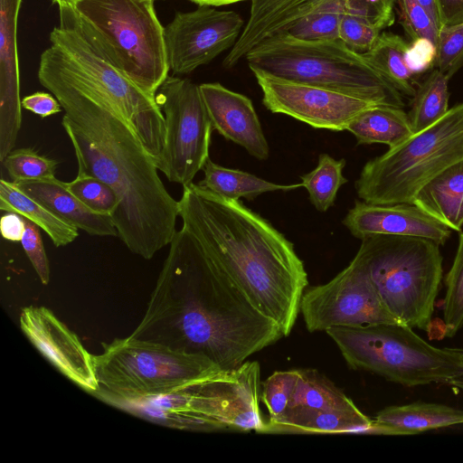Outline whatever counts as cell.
I'll use <instances>...</instances> for the list:
<instances>
[{
  "instance_id": "6da1fadb",
  "label": "cell",
  "mask_w": 463,
  "mask_h": 463,
  "mask_svg": "<svg viewBox=\"0 0 463 463\" xmlns=\"http://www.w3.org/2000/svg\"><path fill=\"white\" fill-rule=\"evenodd\" d=\"M130 335L203 355L222 371L284 337L184 227Z\"/></svg>"
},
{
  "instance_id": "7a4b0ae2",
  "label": "cell",
  "mask_w": 463,
  "mask_h": 463,
  "mask_svg": "<svg viewBox=\"0 0 463 463\" xmlns=\"http://www.w3.org/2000/svg\"><path fill=\"white\" fill-rule=\"evenodd\" d=\"M60 102L61 125L73 146L78 174L110 186L119 199L112 214L118 237L145 260L169 245L176 230L179 201L166 190L154 157L121 111L105 97L61 80L37 75Z\"/></svg>"
},
{
  "instance_id": "3957f363",
  "label": "cell",
  "mask_w": 463,
  "mask_h": 463,
  "mask_svg": "<svg viewBox=\"0 0 463 463\" xmlns=\"http://www.w3.org/2000/svg\"><path fill=\"white\" fill-rule=\"evenodd\" d=\"M179 207L183 227L288 336L308 284L294 244L241 202L194 183L183 186Z\"/></svg>"
},
{
  "instance_id": "277c9868",
  "label": "cell",
  "mask_w": 463,
  "mask_h": 463,
  "mask_svg": "<svg viewBox=\"0 0 463 463\" xmlns=\"http://www.w3.org/2000/svg\"><path fill=\"white\" fill-rule=\"evenodd\" d=\"M59 11L60 24L50 33L51 44L41 54L37 72L105 97L121 111L156 159L165 143V118L156 97L110 61L82 28L72 6H60Z\"/></svg>"
},
{
  "instance_id": "5b68a950",
  "label": "cell",
  "mask_w": 463,
  "mask_h": 463,
  "mask_svg": "<svg viewBox=\"0 0 463 463\" xmlns=\"http://www.w3.org/2000/svg\"><path fill=\"white\" fill-rule=\"evenodd\" d=\"M245 59L250 70L379 105L404 107L402 94L340 39L308 41L283 32L264 40Z\"/></svg>"
},
{
  "instance_id": "8992f818",
  "label": "cell",
  "mask_w": 463,
  "mask_h": 463,
  "mask_svg": "<svg viewBox=\"0 0 463 463\" xmlns=\"http://www.w3.org/2000/svg\"><path fill=\"white\" fill-rule=\"evenodd\" d=\"M361 241L355 255L386 307L400 323L428 330L443 278L440 246L427 239L397 235Z\"/></svg>"
},
{
  "instance_id": "52a82bcc",
  "label": "cell",
  "mask_w": 463,
  "mask_h": 463,
  "mask_svg": "<svg viewBox=\"0 0 463 463\" xmlns=\"http://www.w3.org/2000/svg\"><path fill=\"white\" fill-rule=\"evenodd\" d=\"M71 6L110 61L156 97L170 69L165 27L156 16L154 0H79Z\"/></svg>"
},
{
  "instance_id": "ba28073f",
  "label": "cell",
  "mask_w": 463,
  "mask_h": 463,
  "mask_svg": "<svg viewBox=\"0 0 463 463\" xmlns=\"http://www.w3.org/2000/svg\"><path fill=\"white\" fill-rule=\"evenodd\" d=\"M260 386L259 363L244 362L184 389L137 400L133 411L144 419L178 430L203 431L213 419L231 431L263 433L266 421L259 405Z\"/></svg>"
},
{
  "instance_id": "9c48e42d",
  "label": "cell",
  "mask_w": 463,
  "mask_h": 463,
  "mask_svg": "<svg viewBox=\"0 0 463 463\" xmlns=\"http://www.w3.org/2000/svg\"><path fill=\"white\" fill-rule=\"evenodd\" d=\"M463 160V102L437 122L369 160L354 183L364 202L412 203L417 193L448 167Z\"/></svg>"
},
{
  "instance_id": "30bf717a",
  "label": "cell",
  "mask_w": 463,
  "mask_h": 463,
  "mask_svg": "<svg viewBox=\"0 0 463 463\" xmlns=\"http://www.w3.org/2000/svg\"><path fill=\"white\" fill-rule=\"evenodd\" d=\"M326 333L350 368L405 387L447 383L463 372L462 349L435 347L402 323L331 327Z\"/></svg>"
},
{
  "instance_id": "8fae6325",
  "label": "cell",
  "mask_w": 463,
  "mask_h": 463,
  "mask_svg": "<svg viewBox=\"0 0 463 463\" xmlns=\"http://www.w3.org/2000/svg\"><path fill=\"white\" fill-rule=\"evenodd\" d=\"M93 357L98 392L110 402L167 394L222 371L203 355L131 335L102 343Z\"/></svg>"
},
{
  "instance_id": "7c38bea8",
  "label": "cell",
  "mask_w": 463,
  "mask_h": 463,
  "mask_svg": "<svg viewBox=\"0 0 463 463\" xmlns=\"http://www.w3.org/2000/svg\"><path fill=\"white\" fill-rule=\"evenodd\" d=\"M156 101L165 118V143L156 165L168 181L189 185L210 158L213 130L199 85L168 75Z\"/></svg>"
},
{
  "instance_id": "4fadbf2b",
  "label": "cell",
  "mask_w": 463,
  "mask_h": 463,
  "mask_svg": "<svg viewBox=\"0 0 463 463\" xmlns=\"http://www.w3.org/2000/svg\"><path fill=\"white\" fill-rule=\"evenodd\" d=\"M300 312L309 332L400 323L386 307L356 255L330 281L305 290Z\"/></svg>"
},
{
  "instance_id": "5bb4252c",
  "label": "cell",
  "mask_w": 463,
  "mask_h": 463,
  "mask_svg": "<svg viewBox=\"0 0 463 463\" xmlns=\"http://www.w3.org/2000/svg\"><path fill=\"white\" fill-rule=\"evenodd\" d=\"M245 25L235 11L199 5L178 12L165 27L169 69L175 75L187 74L232 48Z\"/></svg>"
},
{
  "instance_id": "9a60e30c",
  "label": "cell",
  "mask_w": 463,
  "mask_h": 463,
  "mask_svg": "<svg viewBox=\"0 0 463 463\" xmlns=\"http://www.w3.org/2000/svg\"><path fill=\"white\" fill-rule=\"evenodd\" d=\"M271 113L284 114L314 128L346 130L364 109L379 105L333 90L296 82L251 70Z\"/></svg>"
},
{
  "instance_id": "2e32d148",
  "label": "cell",
  "mask_w": 463,
  "mask_h": 463,
  "mask_svg": "<svg viewBox=\"0 0 463 463\" xmlns=\"http://www.w3.org/2000/svg\"><path fill=\"white\" fill-rule=\"evenodd\" d=\"M19 324L29 341L64 376L87 392H99L94 354L51 309L24 307Z\"/></svg>"
},
{
  "instance_id": "e0dca14e",
  "label": "cell",
  "mask_w": 463,
  "mask_h": 463,
  "mask_svg": "<svg viewBox=\"0 0 463 463\" xmlns=\"http://www.w3.org/2000/svg\"><path fill=\"white\" fill-rule=\"evenodd\" d=\"M342 222L360 240L374 235L410 236L441 246L451 235L449 227L409 203L375 204L356 200Z\"/></svg>"
},
{
  "instance_id": "ac0fdd59",
  "label": "cell",
  "mask_w": 463,
  "mask_h": 463,
  "mask_svg": "<svg viewBox=\"0 0 463 463\" xmlns=\"http://www.w3.org/2000/svg\"><path fill=\"white\" fill-rule=\"evenodd\" d=\"M199 88L213 130L253 157L267 159L269 146L252 101L218 82L203 83Z\"/></svg>"
},
{
  "instance_id": "d6986e66",
  "label": "cell",
  "mask_w": 463,
  "mask_h": 463,
  "mask_svg": "<svg viewBox=\"0 0 463 463\" xmlns=\"http://www.w3.org/2000/svg\"><path fill=\"white\" fill-rule=\"evenodd\" d=\"M22 0H0V161L14 150L22 125L17 19Z\"/></svg>"
},
{
  "instance_id": "ffe728a7",
  "label": "cell",
  "mask_w": 463,
  "mask_h": 463,
  "mask_svg": "<svg viewBox=\"0 0 463 463\" xmlns=\"http://www.w3.org/2000/svg\"><path fill=\"white\" fill-rule=\"evenodd\" d=\"M326 0H250V10L243 30L223 61L232 68L267 38L288 30Z\"/></svg>"
},
{
  "instance_id": "44dd1931",
  "label": "cell",
  "mask_w": 463,
  "mask_h": 463,
  "mask_svg": "<svg viewBox=\"0 0 463 463\" xmlns=\"http://www.w3.org/2000/svg\"><path fill=\"white\" fill-rule=\"evenodd\" d=\"M14 184L24 194L77 229L90 235L118 236L112 217L90 210L68 189L66 183L54 177Z\"/></svg>"
},
{
  "instance_id": "7402d4cb",
  "label": "cell",
  "mask_w": 463,
  "mask_h": 463,
  "mask_svg": "<svg viewBox=\"0 0 463 463\" xmlns=\"http://www.w3.org/2000/svg\"><path fill=\"white\" fill-rule=\"evenodd\" d=\"M456 425H463V410L415 402L381 410L373 420L369 434L416 435Z\"/></svg>"
},
{
  "instance_id": "603a6c76",
  "label": "cell",
  "mask_w": 463,
  "mask_h": 463,
  "mask_svg": "<svg viewBox=\"0 0 463 463\" xmlns=\"http://www.w3.org/2000/svg\"><path fill=\"white\" fill-rule=\"evenodd\" d=\"M373 420L362 411H316L289 407L278 420L266 421L263 433H364L369 434Z\"/></svg>"
},
{
  "instance_id": "cb8c5ba5",
  "label": "cell",
  "mask_w": 463,
  "mask_h": 463,
  "mask_svg": "<svg viewBox=\"0 0 463 463\" xmlns=\"http://www.w3.org/2000/svg\"><path fill=\"white\" fill-rule=\"evenodd\" d=\"M412 203L451 231L463 225V160L448 167L424 185Z\"/></svg>"
},
{
  "instance_id": "d4e9b609",
  "label": "cell",
  "mask_w": 463,
  "mask_h": 463,
  "mask_svg": "<svg viewBox=\"0 0 463 463\" xmlns=\"http://www.w3.org/2000/svg\"><path fill=\"white\" fill-rule=\"evenodd\" d=\"M347 131L358 145L385 144L394 147L412 134L408 114L402 108L374 105L358 114L348 125Z\"/></svg>"
},
{
  "instance_id": "484cf974",
  "label": "cell",
  "mask_w": 463,
  "mask_h": 463,
  "mask_svg": "<svg viewBox=\"0 0 463 463\" xmlns=\"http://www.w3.org/2000/svg\"><path fill=\"white\" fill-rule=\"evenodd\" d=\"M0 210L16 213L45 232L56 247L66 246L79 236L76 227L20 190L14 182L0 180Z\"/></svg>"
},
{
  "instance_id": "4316f807",
  "label": "cell",
  "mask_w": 463,
  "mask_h": 463,
  "mask_svg": "<svg viewBox=\"0 0 463 463\" xmlns=\"http://www.w3.org/2000/svg\"><path fill=\"white\" fill-rule=\"evenodd\" d=\"M204 177L198 183L201 187L227 199L253 200L261 194L275 191H291L301 187V183L279 184L239 169L217 165L210 158L203 168Z\"/></svg>"
},
{
  "instance_id": "83f0119b",
  "label": "cell",
  "mask_w": 463,
  "mask_h": 463,
  "mask_svg": "<svg viewBox=\"0 0 463 463\" xmlns=\"http://www.w3.org/2000/svg\"><path fill=\"white\" fill-rule=\"evenodd\" d=\"M409 44L398 34L383 32L374 45L362 55L366 61L401 94L413 97V73L406 55Z\"/></svg>"
},
{
  "instance_id": "f1b7e54d",
  "label": "cell",
  "mask_w": 463,
  "mask_h": 463,
  "mask_svg": "<svg viewBox=\"0 0 463 463\" xmlns=\"http://www.w3.org/2000/svg\"><path fill=\"white\" fill-rule=\"evenodd\" d=\"M357 413L361 411L329 379L316 369H299L289 407Z\"/></svg>"
},
{
  "instance_id": "f546056e",
  "label": "cell",
  "mask_w": 463,
  "mask_h": 463,
  "mask_svg": "<svg viewBox=\"0 0 463 463\" xmlns=\"http://www.w3.org/2000/svg\"><path fill=\"white\" fill-rule=\"evenodd\" d=\"M448 82L446 75L435 69L416 89L411 108L407 113L413 133L431 126L448 112Z\"/></svg>"
},
{
  "instance_id": "4dcf8cb0",
  "label": "cell",
  "mask_w": 463,
  "mask_h": 463,
  "mask_svg": "<svg viewBox=\"0 0 463 463\" xmlns=\"http://www.w3.org/2000/svg\"><path fill=\"white\" fill-rule=\"evenodd\" d=\"M344 158L336 160L328 154H320L315 169L300 176L302 187L319 212H326L335 203L339 188L347 183L343 175Z\"/></svg>"
},
{
  "instance_id": "1f68e13d",
  "label": "cell",
  "mask_w": 463,
  "mask_h": 463,
  "mask_svg": "<svg viewBox=\"0 0 463 463\" xmlns=\"http://www.w3.org/2000/svg\"><path fill=\"white\" fill-rule=\"evenodd\" d=\"M344 13L345 0H326L291 25L286 33L308 41L339 39V27Z\"/></svg>"
},
{
  "instance_id": "d6a6232c",
  "label": "cell",
  "mask_w": 463,
  "mask_h": 463,
  "mask_svg": "<svg viewBox=\"0 0 463 463\" xmlns=\"http://www.w3.org/2000/svg\"><path fill=\"white\" fill-rule=\"evenodd\" d=\"M445 286L444 335L452 337L463 327V232L459 234L452 266L445 277Z\"/></svg>"
},
{
  "instance_id": "836d02e7",
  "label": "cell",
  "mask_w": 463,
  "mask_h": 463,
  "mask_svg": "<svg viewBox=\"0 0 463 463\" xmlns=\"http://www.w3.org/2000/svg\"><path fill=\"white\" fill-rule=\"evenodd\" d=\"M2 163L14 183L54 178L58 166L56 160L33 148L13 150Z\"/></svg>"
},
{
  "instance_id": "e575fe53",
  "label": "cell",
  "mask_w": 463,
  "mask_h": 463,
  "mask_svg": "<svg viewBox=\"0 0 463 463\" xmlns=\"http://www.w3.org/2000/svg\"><path fill=\"white\" fill-rule=\"evenodd\" d=\"M66 185L85 205L98 213L112 216L119 205L114 190L92 175L78 174Z\"/></svg>"
},
{
  "instance_id": "d590c367",
  "label": "cell",
  "mask_w": 463,
  "mask_h": 463,
  "mask_svg": "<svg viewBox=\"0 0 463 463\" xmlns=\"http://www.w3.org/2000/svg\"><path fill=\"white\" fill-rule=\"evenodd\" d=\"M298 378L299 369L277 371L261 383L260 399L269 411V420H278L285 414Z\"/></svg>"
},
{
  "instance_id": "8d00e7d4",
  "label": "cell",
  "mask_w": 463,
  "mask_h": 463,
  "mask_svg": "<svg viewBox=\"0 0 463 463\" xmlns=\"http://www.w3.org/2000/svg\"><path fill=\"white\" fill-rule=\"evenodd\" d=\"M435 65L449 80L463 65V24L439 30Z\"/></svg>"
},
{
  "instance_id": "74e56055",
  "label": "cell",
  "mask_w": 463,
  "mask_h": 463,
  "mask_svg": "<svg viewBox=\"0 0 463 463\" xmlns=\"http://www.w3.org/2000/svg\"><path fill=\"white\" fill-rule=\"evenodd\" d=\"M381 29L367 20L344 13L339 27V39L351 50L364 53L376 43Z\"/></svg>"
},
{
  "instance_id": "f35d334b",
  "label": "cell",
  "mask_w": 463,
  "mask_h": 463,
  "mask_svg": "<svg viewBox=\"0 0 463 463\" xmlns=\"http://www.w3.org/2000/svg\"><path fill=\"white\" fill-rule=\"evenodd\" d=\"M401 24L412 39L425 38L435 46L438 43L439 26L417 0H399Z\"/></svg>"
},
{
  "instance_id": "ab89813d",
  "label": "cell",
  "mask_w": 463,
  "mask_h": 463,
  "mask_svg": "<svg viewBox=\"0 0 463 463\" xmlns=\"http://www.w3.org/2000/svg\"><path fill=\"white\" fill-rule=\"evenodd\" d=\"M398 0H345V12L364 18L383 30L394 22Z\"/></svg>"
},
{
  "instance_id": "60d3db41",
  "label": "cell",
  "mask_w": 463,
  "mask_h": 463,
  "mask_svg": "<svg viewBox=\"0 0 463 463\" xmlns=\"http://www.w3.org/2000/svg\"><path fill=\"white\" fill-rule=\"evenodd\" d=\"M40 229L34 222L25 219V230L20 242L41 282L47 285L51 271Z\"/></svg>"
},
{
  "instance_id": "b9f144b4",
  "label": "cell",
  "mask_w": 463,
  "mask_h": 463,
  "mask_svg": "<svg viewBox=\"0 0 463 463\" xmlns=\"http://www.w3.org/2000/svg\"><path fill=\"white\" fill-rule=\"evenodd\" d=\"M436 46L428 39L412 40L409 45L406 61L413 74L424 72L435 64Z\"/></svg>"
},
{
  "instance_id": "7bdbcfd3",
  "label": "cell",
  "mask_w": 463,
  "mask_h": 463,
  "mask_svg": "<svg viewBox=\"0 0 463 463\" xmlns=\"http://www.w3.org/2000/svg\"><path fill=\"white\" fill-rule=\"evenodd\" d=\"M22 107L41 118H46L63 110L54 96L43 91H36L24 97Z\"/></svg>"
},
{
  "instance_id": "ee69618b",
  "label": "cell",
  "mask_w": 463,
  "mask_h": 463,
  "mask_svg": "<svg viewBox=\"0 0 463 463\" xmlns=\"http://www.w3.org/2000/svg\"><path fill=\"white\" fill-rule=\"evenodd\" d=\"M0 230L4 239L13 242L21 241L25 230V218L16 213L5 212L0 220Z\"/></svg>"
},
{
  "instance_id": "f6af8a7d",
  "label": "cell",
  "mask_w": 463,
  "mask_h": 463,
  "mask_svg": "<svg viewBox=\"0 0 463 463\" xmlns=\"http://www.w3.org/2000/svg\"><path fill=\"white\" fill-rule=\"evenodd\" d=\"M439 28L463 24V0H437Z\"/></svg>"
},
{
  "instance_id": "bcb514c9",
  "label": "cell",
  "mask_w": 463,
  "mask_h": 463,
  "mask_svg": "<svg viewBox=\"0 0 463 463\" xmlns=\"http://www.w3.org/2000/svg\"><path fill=\"white\" fill-rule=\"evenodd\" d=\"M417 2L427 11L430 18L439 28V16L437 0H417Z\"/></svg>"
},
{
  "instance_id": "7dc6e473",
  "label": "cell",
  "mask_w": 463,
  "mask_h": 463,
  "mask_svg": "<svg viewBox=\"0 0 463 463\" xmlns=\"http://www.w3.org/2000/svg\"><path fill=\"white\" fill-rule=\"evenodd\" d=\"M198 5L221 6L246 0H189Z\"/></svg>"
},
{
  "instance_id": "c3c4849f",
  "label": "cell",
  "mask_w": 463,
  "mask_h": 463,
  "mask_svg": "<svg viewBox=\"0 0 463 463\" xmlns=\"http://www.w3.org/2000/svg\"><path fill=\"white\" fill-rule=\"evenodd\" d=\"M462 357H463V349H462ZM447 384L455 389H458V390H460L463 392V372L461 373H459L458 375L451 378L449 381H448Z\"/></svg>"
},
{
  "instance_id": "681fc988",
  "label": "cell",
  "mask_w": 463,
  "mask_h": 463,
  "mask_svg": "<svg viewBox=\"0 0 463 463\" xmlns=\"http://www.w3.org/2000/svg\"><path fill=\"white\" fill-rule=\"evenodd\" d=\"M54 4H56L59 7L64 5H72L75 2L79 0H52Z\"/></svg>"
}]
</instances>
